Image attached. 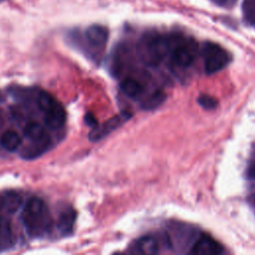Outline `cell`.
<instances>
[{"label": "cell", "instance_id": "cell-1", "mask_svg": "<svg viewBox=\"0 0 255 255\" xmlns=\"http://www.w3.org/2000/svg\"><path fill=\"white\" fill-rule=\"evenodd\" d=\"M22 219L31 237H42L51 230L52 217L45 202L38 197L30 198L24 205Z\"/></svg>", "mask_w": 255, "mask_h": 255}, {"label": "cell", "instance_id": "cell-2", "mask_svg": "<svg viewBox=\"0 0 255 255\" xmlns=\"http://www.w3.org/2000/svg\"><path fill=\"white\" fill-rule=\"evenodd\" d=\"M172 38L157 33H147L137 44V53L140 60L149 66L159 64L170 53Z\"/></svg>", "mask_w": 255, "mask_h": 255}, {"label": "cell", "instance_id": "cell-3", "mask_svg": "<svg viewBox=\"0 0 255 255\" xmlns=\"http://www.w3.org/2000/svg\"><path fill=\"white\" fill-rule=\"evenodd\" d=\"M204 70L207 74H214L224 69L229 61L228 52L214 43H206L203 48Z\"/></svg>", "mask_w": 255, "mask_h": 255}, {"label": "cell", "instance_id": "cell-4", "mask_svg": "<svg viewBox=\"0 0 255 255\" xmlns=\"http://www.w3.org/2000/svg\"><path fill=\"white\" fill-rule=\"evenodd\" d=\"M196 44L192 40L172 38L170 57L172 63L179 68L190 66L196 57Z\"/></svg>", "mask_w": 255, "mask_h": 255}, {"label": "cell", "instance_id": "cell-5", "mask_svg": "<svg viewBox=\"0 0 255 255\" xmlns=\"http://www.w3.org/2000/svg\"><path fill=\"white\" fill-rule=\"evenodd\" d=\"M223 251V247L209 235L202 234L193 244L190 253L194 255H217Z\"/></svg>", "mask_w": 255, "mask_h": 255}, {"label": "cell", "instance_id": "cell-6", "mask_svg": "<svg viewBox=\"0 0 255 255\" xmlns=\"http://www.w3.org/2000/svg\"><path fill=\"white\" fill-rule=\"evenodd\" d=\"M88 43L93 47H104L109 38V31L106 27L98 24L91 25L85 32Z\"/></svg>", "mask_w": 255, "mask_h": 255}, {"label": "cell", "instance_id": "cell-7", "mask_svg": "<svg viewBox=\"0 0 255 255\" xmlns=\"http://www.w3.org/2000/svg\"><path fill=\"white\" fill-rule=\"evenodd\" d=\"M44 122L51 129H58L63 127L66 122V112L58 102L47 112H45Z\"/></svg>", "mask_w": 255, "mask_h": 255}, {"label": "cell", "instance_id": "cell-8", "mask_svg": "<svg viewBox=\"0 0 255 255\" xmlns=\"http://www.w3.org/2000/svg\"><path fill=\"white\" fill-rule=\"evenodd\" d=\"M31 141H33V142H31L29 145H27L21 153V156L23 158L31 159V158H36L39 155H41L49 147V145L51 143V138H50L49 134H47L40 139L31 140Z\"/></svg>", "mask_w": 255, "mask_h": 255}, {"label": "cell", "instance_id": "cell-9", "mask_svg": "<svg viewBox=\"0 0 255 255\" xmlns=\"http://www.w3.org/2000/svg\"><path fill=\"white\" fill-rule=\"evenodd\" d=\"M125 120H126L125 116H118V117L111 119L110 121H108L107 123H105L103 126H101L99 128L95 127L94 129L89 134L90 139L93 141H97V140L103 138L104 136L109 134L111 131L116 129L119 126H121Z\"/></svg>", "mask_w": 255, "mask_h": 255}, {"label": "cell", "instance_id": "cell-10", "mask_svg": "<svg viewBox=\"0 0 255 255\" xmlns=\"http://www.w3.org/2000/svg\"><path fill=\"white\" fill-rule=\"evenodd\" d=\"M76 217H77V213L72 207H69V208L63 210L60 213L59 218H58V222H57L58 229L64 235L70 234L73 230L74 223L76 221Z\"/></svg>", "mask_w": 255, "mask_h": 255}, {"label": "cell", "instance_id": "cell-11", "mask_svg": "<svg viewBox=\"0 0 255 255\" xmlns=\"http://www.w3.org/2000/svg\"><path fill=\"white\" fill-rule=\"evenodd\" d=\"M13 232L10 221L6 218L0 219V252L9 249L13 244Z\"/></svg>", "mask_w": 255, "mask_h": 255}, {"label": "cell", "instance_id": "cell-12", "mask_svg": "<svg viewBox=\"0 0 255 255\" xmlns=\"http://www.w3.org/2000/svg\"><path fill=\"white\" fill-rule=\"evenodd\" d=\"M143 89L142 84L133 78H126L121 83L122 92L128 98H137L142 94Z\"/></svg>", "mask_w": 255, "mask_h": 255}, {"label": "cell", "instance_id": "cell-13", "mask_svg": "<svg viewBox=\"0 0 255 255\" xmlns=\"http://www.w3.org/2000/svg\"><path fill=\"white\" fill-rule=\"evenodd\" d=\"M135 248L140 254L153 255L158 252V242L153 236H143L137 240Z\"/></svg>", "mask_w": 255, "mask_h": 255}, {"label": "cell", "instance_id": "cell-14", "mask_svg": "<svg viewBox=\"0 0 255 255\" xmlns=\"http://www.w3.org/2000/svg\"><path fill=\"white\" fill-rule=\"evenodd\" d=\"M1 145L8 151H15L22 143L21 136L14 130H7L0 137Z\"/></svg>", "mask_w": 255, "mask_h": 255}, {"label": "cell", "instance_id": "cell-15", "mask_svg": "<svg viewBox=\"0 0 255 255\" xmlns=\"http://www.w3.org/2000/svg\"><path fill=\"white\" fill-rule=\"evenodd\" d=\"M23 134L25 137H27L30 140H37L44 137L48 133L40 124L32 122L26 125L23 130Z\"/></svg>", "mask_w": 255, "mask_h": 255}, {"label": "cell", "instance_id": "cell-16", "mask_svg": "<svg viewBox=\"0 0 255 255\" xmlns=\"http://www.w3.org/2000/svg\"><path fill=\"white\" fill-rule=\"evenodd\" d=\"M165 100L164 93L160 91H156L152 94H150L143 102H142V108L145 110H154L158 108Z\"/></svg>", "mask_w": 255, "mask_h": 255}, {"label": "cell", "instance_id": "cell-17", "mask_svg": "<svg viewBox=\"0 0 255 255\" xmlns=\"http://www.w3.org/2000/svg\"><path fill=\"white\" fill-rule=\"evenodd\" d=\"M4 203L9 212H15L22 203V197L17 192L9 191L4 194Z\"/></svg>", "mask_w": 255, "mask_h": 255}, {"label": "cell", "instance_id": "cell-18", "mask_svg": "<svg viewBox=\"0 0 255 255\" xmlns=\"http://www.w3.org/2000/svg\"><path fill=\"white\" fill-rule=\"evenodd\" d=\"M57 103V101L54 99V97L46 92V91H41L39 92L38 96H37V104L39 106V108L45 113L48 110H50L55 104Z\"/></svg>", "mask_w": 255, "mask_h": 255}, {"label": "cell", "instance_id": "cell-19", "mask_svg": "<svg viewBox=\"0 0 255 255\" xmlns=\"http://www.w3.org/2000/svg\"><path fill=\"white\" fill-rule=\"evenodd\" d=\"M242 12L246 22L255 27V0H244L242 4Z\"/></svg>", "mask_w": 255, "mask_h": 255}, {"label": "cell", "instance_id": "cell-20", "mask_svg": "<svg viewBox=\"0 0 255 255\" xmlns=\"http://www.w3.org/2000/svg\"><path fill=\"white\" fill-rule=\"evenodd\" d=\"M198 103H199V105H200L201 107H203V108H205V109H208V110L215 108L216 105H217L216 100L213 99V98L210 97V96H207V95H202V96H200L199 99H198Z\"/></svg>", "mask_w": 255, "mask_h": 255}, {"label": "cell", "instance_id": "cell-21", "mask_svg": "<svg viewBox=\"0 0 255 255\" xmlns=\"http://www.w3.org/2000/svg\"><path fill=\"white\" fill-rule=\"evenodd\" d=\"M85 121H86V123H87L90 127H93V128L97 127V121H96L95 117H94L92 114L88 113V114L86 115V117H85Z\"/></svg>", "mask_w": 255, "mask_h": 255}, {"label": "cell", "instance_id": "cell-22", "mask_svg": "<svg viewBox=\"0 0 255 255\" xmlns=\"http://www.w3.org/2000/svg\"><path fill=\"white\" fill-rule=\"evenodd\" d=\"M4 195H2V194H0V210L4 207Z\"/></svg>", "mask_w": 255, "mask_h": 255}, {"label": "cell", "instance_id": "cell-23", "mask_svg": "<svg viewBox=\"0 0 255 255\" xmlns=\"http://www.w3.org/2000/svg\"><path fill=\"white\" fill-rule=\"evenodd\" d=\"M213 1H215L216 3H219V4H222V3L227 2V0H213Z\"/></svg>", "mask_w": 255, "mask_h": 255}, {"label": "cell", "instance_id": "cell-24", "mask_svg": "<svg viewBox=\"0 0 255 255\" xmlns=\"http://www.w3.org/2000/svg\"><path fill=\"white\" fill-rule=\"evenodd\" d=\"M4 101V96L1 94V92H0V103H2Z\"/></svg>", "mask_w": 255, "mask_h": 255}, {"label": "cell", "instance_id": "cell-25", "mask_svg": "<svg viewBox=\"0 0 255 255\" xmlns=\"http://www.w3.org/2000/svg\"><path fill=\"white\" fill-rule=\"evenodd\" d=\"M2 1H5V0H0V2H2Z\"/></svg>", "mask_w": 255, "mask_h": 255}, {"label": "cell", "instance_id": "cell-26", "mask_svg": "<svg viewBox=\"0 0 255 255\" xmlns=\"http://www.w3.org/2000/svg\"><path fill=\"white\" fill-rule=\"evenodd\" d=\"M0 120H1V117H0Z\"/></svg>", "mask_w": 255, "mask_h": 255}]
</instances>
